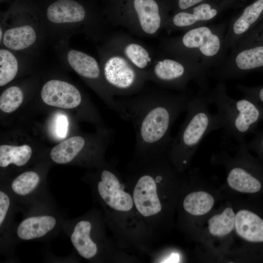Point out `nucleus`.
Listing matches in <instances>:
<instances>
[{"instance_id": "nucleus-29", "label": "nucleus", "mask_w": 263, "mask_h": 263, "mask_svg": "<svg viewBox=\"0 0 263 263\" xmlns=\"http://www.w3.org/2000/svg\"><path fill=\"white\" fill-rule=\"evenodd\" d=\"M11 199L9 195L3 190L0 191V227H3L10 213Z\"/></svg>"}, {"instance_id": "nucleus-12", "label": "nucleus", "mask_w": 263, "mask_h": 263, "mask_svg": "<svg viewBox=\"0 0 263 263\" xmlns=\"http://www.w3.org/2000/svg\"><path fill=\"white\" fill-rule=\"evenodd\" d=\"M122 185L113 171L103 169L97 183V190L109 207L117 211H127L132 207L133 202L131 196L123 190Z\"/></svg>"}, {"instance_id": "nucleus-11", "label": "nucleus", "mask_w": 263, "mask_h": 263, "mask_svg": "<svg viewBox=\"0 0 263 263\" xmlns=\"http://www.w3.org/2000/svg\"><path fill=\"white\" fill-rule=\"evenodd\" d=\"M40 95L46 104L63 109H72L81 102L80 91L74 85L58 79L47 81L42 86Z\"/></svg>"}, {"instance_id": "nucleus-3", "label": "nucleus", "mask_w": 263, "mask_h": 263, "mask_svg": "<svg viewBox=\"0 0 263 263\" xmlns=\"http://www.w3.org/2000/svg\"><path fill=\"white\" fill-rule=\"evenodd\" d=\"M48 41L69 40L73 35H100V17L82 0H34Z\"/></svg>"}, {"instance_id": "nucleus-9", "label": "nucleus", "mask_w": 263, "mask_h": 263, "mask_svg": "<svg viewBox=\"0 0 263 263\" xmlns=\"http://www.w3.org/2000/svg\"><path fill=\"white\" fill-rule=\"evenodd\" d=\"M263 67V46H250L242 43L231 49V53L218 67L208 74L222 82L242 77L249 71Z\"/></svg>"}, {"instance_id": "nucleus-20", "label": "nucleus", "mask_w": 263, "mask_h": 263, "mask_svg": "<svg viewBox=\"0 0 263 263\" xmlns=\"http://www.w3.org/2000/svg\"><path fill=\"white\" fill-rule=\"evenodd\" d=\"M32 57L5 47L0 48V86L12 81L23 64L32 60Z\"/></svg>"}, {"instance_id": "nucleus-26", "label": "nucleus", "mask_w": 263, "mask_h": 263, "mask_svg": "<svg viewBox=\"0 0 263 263\" xmlns=\"http://www.w3.org/2000/svg\"><path fill=\"white\" fill-rule=\"evenodd\" d=\"M41 179L34 171L24 172L16 177L12 182L10 188L13 193L19 197L32 194L39 187Z\"/></svg>"}, {"instance_id": "nucleus-27", "label": "nucleus", "mask_w": 263, "mask_h": 263, "mask_svg": "<svg viewBox=\"0 0 263 263\" xmlns=\"http://www.w3.org/2000/svg\"><path fill=\"white\" fill-rule=\"evenodd\" d=\"M23 93L16 85L6 88L0 96V109L4 113H10L17 109L22 103Z\"/></svg>"}, {"instance_id": "nucleus-23", "label": "nucleus", "mask_w": 263, "mask_h": 263, "mask_svg": "<svg viewBox=\"0 0 263 263\" xmlns=\"http://www.w3.org/2000/svg\"><path fill=\"white\" fill-rule=\"evenodd\" d=\"M215 203V198L211 193L200 190L188 194L184 200L183 205L188 213L199 217L208 214L213 208Z\"/></svg>"}, {"instance_id": "nucleus-18", "label": "nucleus", "mask_w": 263, "mask_h": 263, "mask_svg": "<svg viewBox=\"0 0 263 263\" xmlns=\"http://www.w3.org/2000/svg\"><path fill=\"white\" fill-rule=\"evenodd\" d=\"M57 223L51 215H33L23 219L18 225L16 234L21 240L29 241L42 238L52 231Z\"/></svg>"}, {"instance_id": "nucleus-17", "label": "nucleus", "mask_w": 263, "mask_h": 263, "mask_svg": "<svg viewBox=\"0 0 263 263\" xmlns=\"http://www.w3.org/2000/svg\"><path fill=\"white\" fill-rule=\"evenodd\" d=\"M234 231L246 242H263V220L248 209H241L236 212Z\"/></svg>"}, {"instance_id": "nucleus-16", "label": "nucleus", "mask_w": 263, "mask_h": 263, "mask_svg": "<svg viewBox=\"0 0 263 263\" xmlns=\"http://www.w3.org/2000/svg\"><path fill=\"white\" fill-rule=\"evenodd\" d=\"M132 6L136 23L143 33L154 35L163 23L166 24L155 0H133Z\"/></svg>"}, {"instance_id": "nucleus-6", "label": "nucleus", "mask_w": 263, "mask_h": 263, "mask_svg": "<svg viewBox=\"0 0 263 263\" xmlns=\"http://www.w3.org/2000/svg\"><path fill=\"white\" fill-rule=\"evenodd\" d=\"M205 94L209 105L217 109L224 137L232 138L239 144L244 142V136L261 116L258 107L247 97L236 99L230 97L222 82Z\"/></svg>"}, {"instance_id": "nucleus-7", "label": "nucleus", "mask_w": 263, "mask_h": 263, "mask_svg": "<svg viewBox=\"0 0 263 263\" xmlns=\"http://www.w3.org/2000/svg\"><path fill=\"white\" fill-rule=\"evenodd\" d=\"M98 53L102 75L111 93L130 95L141 91L148 80L145 73L107 42Z\"/></svg>"}, {"instance_id": "nucleus-21", "label": "nucleus", "mask_w": 263, "mask_h": 263, "mask_svg": "<svg viewBox=\"0 0 263 263\" xmlns=\"http://www.w3.org/2000/svg\"><path fill=\"white\" fill-rule=\"evenodd\" d=\"M236 212L231 207H225L207 221V231L212 237L222 239L234 231Z\"/></svg>"}, {"instance_id": "nucleus-1", "label": "nucleus", "mask_w": 263, "mask_h": 263, "mask_svg": "<svg viewBox=\"0 0 263 263\" xmlns=\"http://www.w3.org/2000/svg\"><path fill=\"white\" fill-rule=\"evenodd\" d=\"M191 98L182 93L152 91L119 100L133 126L136 150L155 153L169 150L172 126L187 111Z\"/></svg>"}, {"instance_id": "nucleus-28", "label": "nucleus", "mask_w": 263, "mask_h": 263, "mask_svg": "<svg viewBox=\"0 0 263 263\" xmlns=\"http://www.w3.org/2000/svg\"><path fill=\"white\" fill-rule=\"evenodd\" d=\"M53 132L58 138H64L67 134L68 120L67 116L61 113L56 114L53 121Z\"/></svg>"}, {"instance_id": "nucleus-22", "label": "nucleus", "mask_w": 263, "mask_h": 263, "mask_svg": "<svg viewBox=\"0 0 263 263\" xmlns=\"http://www.w3.org/2000/svg\"><path fill=\"white\" fill-rule=\"evenodd\" d=\"M86 144L84 138L80 136L72 137L54 147L50 155L52 160L59 164L71 162L83 150Z\"/></svg>"}, {"instance_id": "nucleus-13", "label": "nucleus", "mask_w": 263, "mask_h": 263, "mask_svg": "<svg viewBox=\"0 0 263 263\" xmlns=\"http://www.w3.org/2000/svg\"><path fill=\"white\" fill-rule=\"evenodd\" d=\"M263 12V0L247 6L240 15L230 21L226 30L225 45L231 50L242 41Z\"/></svg>"}, {"instance_id": "nucleus-10", "label": "nucleus", "mask_w": 263, "mask_h": 263, "mask_svg": "<svg viewBox=\"0 0 263 263\" xmlns=\"http://www.w3.org/2000/svg\"><path fill=\"white\" fill-rule=\"evenodd\" d=\"M55 49L62 61L65 62L76 73L111 95L110 90L105 87L108 86L104 80L100 65L94 57L85 52L70 48L69 40L56 43Z\"/></svg>"}, {"instance_id": "nucleus-15", "label": "nucleus", "mask_w": 263, "mask_h": 263, "mask_svg": "<svg viewBox=\"0 0 263 263\" xmlns=\"http://www.w3.org/2000/svg\"><path fill=\"white\" fill-rule=\"evenodd\" d=\"M156 177L149 174L141 176L135 185L133 201L139 212L145 217L159 213L161 205L157 194Z\"/></svg>"}, {"instance_id": "nucleus-14", "label": "nucleus", "mask_w": 263, "mask_h": 263, "mask_svg": "<svg viewBox=\"0 0 263 263\" xmlns=\"http://www.w3.org/2000/svg\"><path fill=\"white\" fill-rule=\"evenodd\" d=\"M219 10L208 3L197 4L189 11H181L167 20L170 29L187 31L207 24L216 18Z\"/></svg>"}, {"instance_id": "nucleus-5", "label": "nucleus", "mask_w": 263, "mask_h": 263, "mask_svg": "<svg viewBox=\"0 0 263 263\" xmlns=\"http://www.w3.org/2000/svg\"><path fill=\"white\" fill-rule=\"evenodd\" d=\"M205 92L192 97L184 121L177 135L172 138L169 152L178 169L188 164L201 142L210 132L221 129L219 116L212 113Z\"/></svg>"}, {"instance_id": "nucleus-4", "label": "nucleus", "mask_w": 263, "mask_h": 263, "mask_svg": "<svg viewBox=\"0 0 263 263\" xmlns=\"http://www.w3.org/2000/svg\"><path fill=\"white\" fill-rule=\"evenodd\" d=\"M226 23L207 24L186 31L167 44L169 53L191 62L207 74L226 58L225 40Z\"/></svg>"}, {"instance_id": "nucleus-30", "label": "nucleus", "mask_w": 263, "mask_h": 263, "mask_svg": "<svg viewBox=\"0 0 263 263\" xmlns=\"http://www.w3.org/2000/svg\"><path fill=\"white\" fill-rule=\"evenodd\" d=\"M205 0H178L177 6L179 9L185 10L190 8Z\"/></svg>"}, {"instance_id": "nucleus-32", "label": "nucleus", "mask_w": 263, "mask_h": 263, "mask_svg": "<svg viewBox=\"0 0 263 263\" xmlns=\"http://www.w3.org/2000/svg\"><path fill=\"white\" fill-rule=\"evenodd\" d=\"M258 97L261 101L263 102V87L258 92Z\"/></svg>"}, {"instance_id": "nucleus-24", "label": "nucleus", "mask_w": 263, "mask_h": 263, "mask_svg": "<svg viewBox=\"0 0 263 263\" xmlns=\"http://www.w3.org/2000/svg\"><path fill=\"white\" fill-rule=\"evenodd\" d=\"M119 52L133 66L147 74L150 68L151 57L150 53L143 45L135 42L129 41L120 47Z\"/></svg>"}, {"instance_id": "nucleus-33", "label": "nucleus", "mask_w": 263, "mask_h": 263, "mask_svg": "<svg viewBox=\"0 0 263 263\" xmlns=\"http://www.w3.org/2000/svg\"><path fill=\"white\" fill-rule=\"evenodd\" d=\"M260 144V147H261L262 149L263 150V137L262 139H261Z\"/></svg>"}, {"instance_id": "nucleus-8", "label": "nucleus", "mask_w": 263, "mask_h": 263, "mask_svg": "<svg viewBox=\"0 0 263 263\" xmlns=\"http://www.w3.org/2000/svg\"><path fill=\"white\" fill-rule=\"evenodd\" d=\"M146 75L148 80L178 91L185 89L188 83L193 79L201 91L207 92V73L197 65L175 56L170 55L155 61Z\"/></svg>"}, {"instance_id": "nucleus-31", "label": "nucleus", "mask_w": 263, "mask_h": 263, "mask_svg": "<svg viewBox=\"0 0 263 263\" xmlns=\"http://www.w3.org/2000/svg\"><path fill=\"white\" fill-rule=\"evenodd\" d=\"M180 261L179 255L177 253H171L163 263H179Z\"/></svg>"}, {"instance_id": "nucleus-2", "label": "nucleus", "mask_w": 263, "mask_h": 263, "mask_svg": "<svg viewBox=\"0 0 263 263\" xmlns=\"http://www.w3.org/2000/svg\"><path fill=\"white\" fill-rule=\"evenodd\" d=\"M0 21V47L33 58L48 41L34 0H15Z\"/></svg>"}, {"instance_id": "nucleus-34", "label": "nucleus", "mask_w": 263, "mask_h": 263, "mask_svg": "<svg viewBox=\"0 0 263 263\" xmlns=\"http://www.w3.org/2000/svg\"><path fill=\"white\" fill-rule=\"evenodd\" d=\"M7 0H0L1 3L6 2Z\"/></svg>"}, {"instance_id": "nucleus-25", "label": "nucleus", "mask_w": 263, "mask_h": 263, "mask_svg": "<svg viewBox=\"0 0 263 263\" xmlns=\"http://www.w3.org/2000/svg\"><path fill=\"white\" fill-rule=\"evenodd\" d=\"M32 153V149L28 145H2L0 146V167L5 168L12 164L18 167L23 166L29 161Z\"/></svg>"}, {"instance_id": "nucleus-19", "label": "nucleus", "mask_w": 263, "mask_h": 263, "mask_svg": "<svg viewBox=\"0 0 263 263\" xmlns=\"http://www.w3.org/2000/svg\"><path fill=\"white\" fill-rule=\"evenodd\" d=\"M91 230V223L81 220L75 224L70 236L71 243L77 252L86 259L94 257L97 252V244L90 236Z\"/></svg>"}]
</instances>
